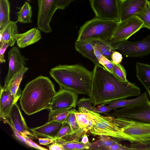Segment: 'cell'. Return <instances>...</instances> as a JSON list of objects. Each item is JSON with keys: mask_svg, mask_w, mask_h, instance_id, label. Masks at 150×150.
<instances>
[{"mask_svg": "<svg viewBox=\"0 0 150 150\" xmlns=\"http://www.w3.org/2000/svg\"><path fill=\"white\" fill-rule=\"evenodd\" d=\"M71 109H64L54 110H50L48 122L55 121L63 123Z\"/></svg>", "mask_w": 150, "mask_h": 150, "instance_id": "29", "label": "cell"}, {"mask_svg": "<svg viewBox=\"0 0 150 150\" xmlns=\"http://www.w3.org/2000/svg\"><path fill=\"white\" fill-rule=\"evenodd\" d=\"M112 118L124 133L134 139L137 142L150 141V123L121 117H112Z\"/></svg>", "mask_w": 150, "mask_h": 150, "instance_id": "6", "label": "cell"}, {"mask_svg": "<svg viewBox=\"0 0 150 150\" xmlns=\"http://www.w3.org/2000/svg\"><path fill=\"white\" fill-rule=\"evenodd\" d=\"M17 21H10L0 31V42L6 43L9 46H13L16 41L15 35L18 33Z\"/></svg>", "mask_w": 150, "mask_h": 150, "instance_id": "20", "label": "cell"}, {"mask_svg": "<svg viewBox=\"0 0 150 150\" xmlns=\"http://www.w3.org/2000/svg\"><path fill=\"white\" fill-rule=\"evenodd\" d=\"M28 1H30L31 0H26Z\"/></svg>", "mask_w": 150, "mask_h": 150, "instance_id": "48", "label": "cell"}, {"mask_svg": "<svg viewBox=\"0 0 150 150\" xmlns=\"http://www.w3.org/2000/svg\"><path fill=\"white\" fill-rule=\"evenodd\" d=\"M111 110L112 109L107 106L100 104L96 107L93 106V111L99 113H103L105 115L109 113Z\"/></svg>", "mask_w": 150, "mask_h": 150, "instance_id": "37", "label": "cell"}, {"mask_svg": "<svg viewBox=\"0 0 150 150\" xmlns=\"http://www.w3.org/2000/svg\"><path fill=\"white\" fill-rule=\"evenodd\" d=\"M38 28L46 33H50L52 31L50 23L57 9L56 0H38Z\"/></svg>", "mask_w": 150, "mask_h": 150, "instance_id": "11", "label": "cell"}, {"mask_svg": "<svg viewBox=\"0 0 150 150\" xmlns=\"http://www.w3.org/2000/svg\"><path fill=\"white\" fill-rule=\"evenodd\" d=\"M0 98V117L2 120L7 119L14 103L13 95L9 91L1 86Z\"/></svg>", "mask_w": 150, "mask_h": 150, "instance_id": "18", "label": "cell"}, {"mask_svg": "<svg viewBox=\"0 0 150 150\" xmlns=\"http://www.w3.org/2000/svg\"><path fill=\"white\" fill-rule=\"evenodd\" d=\"M63 123L55 121L48 122L40 127L30 129L36 135L50 138H55L62 127Z\"/></svg>", "mask_w": 150, "mask_h": 150, "instance_id": "16", "label": "cell"}, {"mask_svg": "<svg viewBox=\"0 0 150 150\" xmlns=\"http://www.w3.org/2000/svg\"><path fill=\"white\" fill-rule=\"evenodd\" d=\"M105 115L150 123V101L148 99L137 104L115 109L113 112Z\"/></svg>", "mask_w": 150, "mask_h": 150, "instance_id": "7", "label": "cell"}, {"mask_svg": "<svg viewBox=\"0 0 150 150\" xmlns=\"http://www.w3.org/2000/svg\"><path fill=\"white\" fill-rule=\"evenodd\" d=\"M16 103H14L9 113L8 118L14 128L21 134H25L31 139L36 137V135L30 132Z\"/></svg>", "mask_w": 150, "mask_h": 150, "instance_id": "15", "label": "cell"}, {"mask_svg": "<svg viewBox=\"0 0 150 150\" xmlns=\"http://www.w3.org/2000/svg\"><path fill=\"white\" fill-rule=\"evenodd\" d=\"M28 68L23 67L10 81L7 86L3 88L10 91L13 96L14 103L21 96V91L19 86L23 75Z\"/></svg>", "mask_w": 150, "mask_h": 150, "instance_id": "19", "label": "cell"}, {"mask_svg": "<svg viewBox=\"0 0 150 150\" xmlns=\"http://www.w3.org/2000/svg\"><path fill=\"white\" fill-rule=\"evenodd\" d=\"M75 110L74 108H73L70 110L65 121V122L68 123L70 125L72 133L77 131L80 128L77 122L74 113Z\"/></svg>", "mask_w": 150, "mask_h": 150, "instance_id": "32", "label": "cell"}, {"mask_svg": "<svg viewBox=\"0 0 150 150\" xmlns=\"http://www.w3.org/2000/svg\"><path fill=\"white\" fill-rule=\"evenodd\" d=\"M99 62L100 64H101L107 70L112 73L113 63L111 60L102 56Z\"/></svg>", "mask_w": 150, "mask_h": 150, "instance_id": "36", "label": "cell"}, {"mask_svg": "<svg viewBox=\"0 0 150 150\" xmlns=\"http://www.w3.org/2000/svg\"><path fill=\"white\" fill-rule=\"evenodd\" d=\"M76 93L60 87L54 97L49 108L50 110L75 108L78 96Z\"/></svg>", "mask_w": 150, "mask_h": 150, "instance_id": "12", "label": "cell"}, {"mask_svg": "<svg viewBox=\"0 0 150 150\" xmlns=\"http://www.w3.org/2000/svg\"><path fill=\"white\" fill-rule=\"evenodd\" d=\"M122 54L116 51L113 53L111 57V60L115 64H120L122 61Z\"/></svg>", "mask_w": 150, "mask_h": 150, "instance_id": "41", "label": "cell"}, {"mask_svg": "<svg viewBox=\"0 0 150 150\" xmlns=\"http://www.w3.org/2000/svg\"><path fill=\"white\" fill-rule=\"evenodd\" d=\"M41 38L40 31L35 27L24 33H18L15 36L17 45L20 48H24L35 43Z\"/></svg>", "mask_w": 150, "mask_h": 150, "instance_id": "17", "label": "cell"}, {"mask_svg": "<svg viewBox=\"0 0 150 150\" xmlns=\"http://www.w3.org/2000/svg\"><path fill=\"white\" fill-rule=\"evenodd\" d=\"M90 98L93 106L109 104L116 100L141 95L140 88L129 81L124 82L100 65H95Z\"/></svg>", "mask_w": 150, "mask_h": 150, "instance_id": "1", "label": "cell"}, {"mask_svg": "<svg viewBox=\"0 0 150 150\" xmlns=\"http://www.w3.org/2000/svg\"><path fill=\"white\" fill-rule=\"evenodd\" d=\"M9 46L7 43L3 42H0V63H5L6 60L4 57L5 52Z\"/></svg>", "mask_w": 150, "mask_h": 150, "instance_id": "39", "label": "cell"}, {"mask_svg": "<svg viewBox=\"0 0 150 150\" xmlns=\"http://www.w3.org/2000/svg\"><path fill=\"white\" fill-rule=\"evenodd\" d=\"M88 41H90L92 44L95 55L99 61L103 55L98 47L93 40H89Z\"/></svg>", "mask_w": 150, "mask_h": 150, "instance_id": "44", "label": "cell"}, {"mask_svg": "<svg viewBox=\"0 0 150 150\" xmlns=\"http://www.w3.org/2000/svg\"><path fill=\"white\" fill-rule=\"evenodd\" d=\"M143 28V23L138 17L136 16L130 17L119 23L110 41L111 44H114L127 40Z\"/></svg>", "mask_w": 150, "mask_h": 150, "instance_id": "10", "label": "cell"}, {"mask_svg": "<svg viewBox=\"0 0 150 150\" xmlns=\"http://www.w3.org/2000/svg\"><path fill=\"white\" fill-rule=\"evenodd\" d=\"M89 112L92 115L93 121V125L89 132L93 135L107 136L119 140L127 141L131 143L137 142L134 139L124 133L113 121L112 117L102 116L99 113Z\"/></svg>", "mask_w": 150, "mask_h": 150, "instance_id": "5", "label": "cell"}, {"mask_svg": "<svg viewBox=\"0 0 150 150\" xmlns=\"http://www.w3.org/2000/svg\"><path fill=\"white\" fill-rule=\"evenodd\" d=\"M108 150H134L130 147H128L121 144L119 142L117 141L111 146L109 148Z\"/></svg>", "mask_w": 150, "mask_h": 150, "instance_id": "40", "label": "cell"}, {"mask_svg": "<svg viewBox=\"0 0 150 150\" xmlns=\"http://www.w3.org/2000/svg\"><path fill=\"white\" fill-rule=\"evenodd\" d=\"M81 142L83 144H87L89 142L88 141V139L87 135L85 134L82 138Z\"/></svg>", "mask_w": 150, "mask_h": 150, "instance_id": "46", "label": "cell"}, {"mask_svg": "<svg viewBox=\"0 0 150 150\" xmlns=\"http://www.w3.org/2000/svg\"><path fill=\"white\" fill-rule=\"evenodd\" d=\"M76 50L85 57L91 60L95 65H100L95 55L92 44L89 41H76L75 43Z\"/></svg>", "mask_w": 150, "mask_h": 150, "instance_id": "21", "label": "cell"}, {"mask_svg": "<svg viewBox=\"0 0 150 150\" xmlns=\"http://www.w3.org/2000/svg\"><path fill=\"white\" fill-rule=\"evenodd\" d=\"M111 44L115 49L127 57H142L150 54V35L139 41L130 42L127 40Z\"/></svg>", "mask_w": 150, "mask_h": 150, "instance_id": "9", "label": "cell"}, {"mask_svg": "<svg viewBox=\"0 0 150 150\" xmlns=\"http://www.w3.org/2000/svg\"><path fill=\"white\" fill-rule=\"evenodd\" d=\"M93 40L98 46L103 56L109 59H111L112 54L116 51V50L112 46L109 40Z\"/></svg>", "mask_w": 150, "mask_h": 150, "instance_id": "28", "label": "cell"}, {"mask_svg": "<svg viewBox=\"0 0 150 150\" xmlns=\"http://www.w3.org/2000/svg\"><path fill=\"white\" fill-rule=\"evenodd\" d=\"M39 143L40 144L47 145L54 142L55 138L46 137L45 138H38Z\"/></svg>", "mask_w": 150, "mask_h": 150, "instance_id": "43", "label": "cell"}, {"mask_svg": "<svg viewBox=\"0 0 150 150\" xmlns=\"http://www.w3.org/2000/svg\"><path fill=\"white\" fill-rule=\"evenodd\" d=\"M72 133L71 127L67 122H65L58 132L56 138H62Z\"/></svg>", "mask_w": 150, "mask_h": 150, "instance_id": "35", "label": "cell"}, {"mask_svg": "<svg viewBox=\"0 0 150 150\" xmlns=\"http://www.w3.org/2000/svg\"><path fill=\"white\" fill-rule=\"evenodd\" d=\"M50 150H64L63 147L60 144L54 143L49 146Z\"/></svg>", "mask_w": 150, "mask_h": 150, "instance_id": "45", "label": "cell"}, {"mask_svg": "<svg viewBox=\"0 0 150 150\" xmlns=\"http://www.w3.org/2000/svg\"><path fill=\"white\" fill-rule=\"evenodd\" d=\"M112 71V74L120 80L124 82L128 81L126 78V70L120 64H115L113 63Z\"/></svg>", "mask_w": 150, "mask_h": 150, "instance_id": "31", "label": "cell"}, {"mask_svg": "<svg viewBox=\"0 0 150 150\" xmlns=\"http://www.w3.org/2000/svg\"><path fill=\"white\" fill-rule=\"evenodd\" d=\"M136 16L143 23L144 27L150 30V3L148 1L143 10Z\"/></svg>", "mask_w": 150, "mask_h": 150, "instance_id": "30", "label": "cell"}, {"mask_svg": "<svg viewBox=\"0 0 150 150\" xmlns=\"http://www.w3.org/2000/svg\"><path fill=\"white\" fill-rule=\"evenodd\" d=\"M148 0H120V21L141 12Z\"/></svg>", "mask_w": 150, "mask_h": 150, "instance_id": "14", "label": "cell"}, {"mask_svg": "<svg viewBox=\"0 0 150 150\" xmlns=\"http://www.w3.org/2000/svg\"><path fill=\"white\" fill-rule=\"evenodd\" d=\"M149 2H150V1Z\"/></svg>", "mask_w": 150, "mask_h": 150, "instance_id": "49", "label": "cell"}, {"mask_svg": "<svg viewBox=\"0 0 150 150\" xmlns=\"http://www.w3.org/2000/svg\"><path fill=\"white\" fill-rule=\"evenodd\" d=\"M90 2L96 18L120 21V0H90Z\"/></svg>", "mask_w": 150, "mask_h": 150, "instance_id": "8", "label": "cell"}, {"mask_svg": "<svg viewBox=\"0 0 150 150\" xmlns=\"http://www.w3.org/2000/svg\"><path fill=\"white\" fill-rule=\"evenodd\" d=\"M78 111L76 110L74 113L80 127L89 131L93 125L92 114L89 110L83 108L79 107Z\"/></svg>", "mask_w": 150, "mask_h": 150, "instance_id": "22", "label": "cell"}, {"mask_svg": "<svg viewBox=\"0 0 150 150\" xmlns=\"http://www.w3.org/2000/svg\"><path fill=\"white\" fill-rule=\"evenodd\" d=\"M50 74L60 87L77 94L90 95L93 71L78 64L59 65L50 69Z\"/></svg>", "mask_w": 150, "mask_h": 150, "instance_id": "3", "label": "cell"}, {"mask_svg": "<svg viewBox=\"0 0 150 150\" xmlns=\"http://www.w3.org/2000/svg\"><path fill=\"white\" fill-rule=\"evenodd\" d=\"M93 103L90 98L84 97L80 98L77 101L76 106L86 108L91 111H93V106H92Z\"/></svg>", "mask_w": 150, "mask_h": 150, "instance_id": "33", "label": "cell"}, {"mask_svg": "<svg viewBox=\"0 0 150 150\" xmlns=\"http://www.w3.org/2000/svg\"><path fill=\"white\" fill-rule=\"evenodd\" d=\"M146 89L149 93V97L150 98V86L148 87Z\"/></svg>", "mask_w": 150, "mask_h": 150, "instance_id": "47", "label": "cell"}, {"mask_svg": "<svg viewBox=\"0 0 150 150\" xmlns=\"http://www.w3.org/2000/svg\"><path fill=\"white\" fill-rule=\"evenodd\" d=\"M8 70L3 87H6L13 76L26 64L28 59L22 56L18 48L14 46L8 52Z\"/></svg>", "mask_w": 150, "mask_h": 150, "instance_id": "13", "label": "cell"}, {"mask_svg": "<svg viewBox=\"0 0 150 150\" xmlns=\"http://www.w3.org/2000/svg\"><path fill=\"white\" fill-rule=\"evenodd\" d=\"M148 99L147 91H145L137 98L132 99H120L115 100L107 105L112 110L132 105L141 103Z\"/></svg>", "mask_w": 150, "mask_h": 150, "instance_id": "23", "label": "cell"}, {"mask_svg": "<svg viewBox=\"0 0 150 150\" xmlns=\"http://www.w3.org/2000/svg\"><path fill=\"white\" fill-rule=\"evenodd\" d=\"M18 8L19 11L16 13L18 16L17 21L23 23H32V11L29 4L26 2L21 7Z\"/></svg>", "mask_w": 150, "mask_h": 150, "instance_id": "27", "label": "cell"}, {"mask_svg": "<svg viewBox=\"0 0 150 150\" xmlns=\"http://www.w3.org/2000/svg\"><path fill=\"white\" fill-rule=\"evenodd\" d=\"M3 122L4 123H7L11 126L13 133V135L16 139L25 144L28 146L31 147L30 144L26 139L21 134L17 131L14 128L9 120L7 119L3 121Z\"/></svg>", "mask_w": 150, "mask_h": 150, "instance_id": "34", "label": "cell"}, {"mask_svg": "<svg viewBox=\"0 0 150 150\" xmlns=\"http://www.w3.org/2000/svg\"><path fill=\"white\" fill-rule=\"evenodd\" d=\"M57 92L48 77L39 76L28 83L19 99L22 109L30 115L49 108Z\"/></svg>", "mask_w": 150, "mask_h": 150, "instance_id": "2", "label": "cell"}, {"mask_svg": "<svg viewBox=\"0 0 150 150\" xmlns=\"http://www.w3.org/2000/svg\"><path fill=\"white\" fill-rule=\"evenodd\" d=\"M119 22L96 18L92 19L80 27L76 41L110 40Z\"/></svg>", "mask_w": 150, "mask_h": 150, "instance_id": "4", "label": "cell"}, {"mask_svg": "<svg viewBox=\"0 0 150 150\" xmlns=\"http://www.w3.org/2000/svg\"><path fill=\"white\" fill-rule=\"evenodd\" d=\"M10 4L8 0H0V31L10 22Z\"/></svg>", "mask_w": 150, "mask_h": 150, "instance_id": "26", "label": "cell"}, {"mask_svg": "<svg viewBox=\"0 0 150 150\" xmlns=\"http://www.w3.org/2000/svg\"><path fill=\"white\" fill-rule=\"evenodd\" d=\"M136 68L137 78L146 89L150 86V65L137 62Z\"/></svg>", "mask_w": 150, "mask_h": 150, "instance_id": "24", "label": "cell"}, {"mask_svg": "<svg viewBox=\"0 0 150 150\" xmlns=\"http://www.w3.org/2000/svg\"><path fill=\"white\" fill-rule=\"evenodd\" d=\"M75 0H56L57 9L64 10L73 1Z\"/></svg>", "mask_w": 150, "mask_h": 150, "instance_id": "38", "label": "cell"}, {"mask_svg": "<svg viewBox=\"0 0 150 150\" xmlns=\"http://www.w3.org/2000/svg\"><path fill=\"white\" fill-rule=\"evenodd\" d=\"M119 140L105 136H99V139L93 143H90L89 150H108L109 148Z\"/></svg>", "mask_w": 150, "mask_h": 150, "instance_id": "25", "label": "cell"}, {"mask_svg": "<svg viewBox=\"0 0 150 150\" xmlns=\"http://www.w3.org/2000/svg\"><path fill=\"white\" fill-rule=\"evenodd\" d=\"M26 139L28 142L30 144L31 147L34 148H35L42 150H47V149L45 148L44 147H42L38 144H37L35 143L27 135L25 134H22Z\"/></svg>", "mask_w": 150, "mask_h": 150, "instance_id": "42", "label": "cell"}]
</instances>
